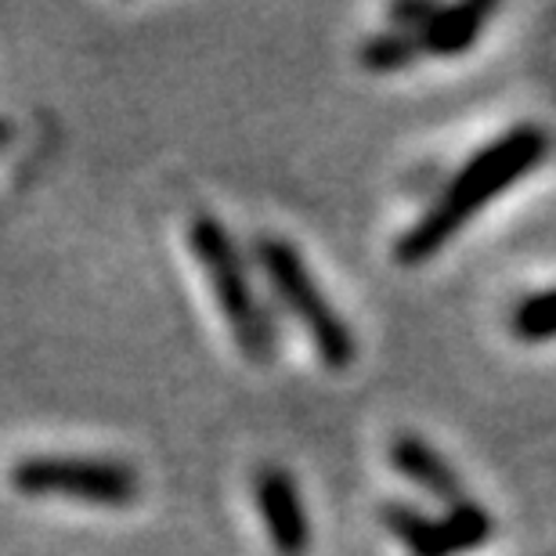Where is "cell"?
<instances>
[{
  "label": "cell",
  "mask_w": 556,
  "mask_h": 556,
  "mask_svg": "<svg viewBox=\"0 0 556 556\" xmlns=\"http://www.w3.org/2000/svg\"><path fill=\"white\" fill-rule=\"evenodd\" d=\"M387 455H391L394 470L402 473L408 484L422 488L430 498H438L444 506L466 503V488L459 481V473H455V466L444 459L430 441H422L419 433H397Z\"/></svg>",
  "instance_id": "cell-7"
},
{
  "label": "cell",
  "mask_w": 556,
  "mask_h": 556,
  "mask_svg": "<svg viewBox=\"0 0 556 556\" xmlns=\"http://www.w3.org/2000/svg\"><path fill=\"white\" fill-rule=\"evenodd\" d=\"M8 481L26 498H62L98 509H127L141 498V473L113 455H26L11 466Z\"/></svg>",
  "instance_id": "cell-4"
},
{
  "label": "cell",
  "mask_w": 556,
  "mask_h": 556,
  "mask_svg": "<svg viewBox=\"0 0 556 556\" xmlns=\"http://www.w3.org/2000/svg\"><path fill=\"white\" fill-rule=\"evenodd\" d=\"M11 141V127L4 124V119H0V144H8Z\"/></svg>",
  "instance_id": "cell-11"
},
{
  "label": "cell",
  "mask_w": 556,
  "mask_h": 556,
  "mask_svg": "<svg viewBox=\"0 0 556 556\" xmlns=\"http://www.w3.org/2000/svg\"><path fill=\"white\" fill-rule=\"evenodd\" d=\"M383 525L408 549V556H463L481 549L495 535V517L473 498L448 506L444 517H427L405 503H387Z\"/></svg>",
  "instance_id": "cell-5"
},
{
  "label": "cell",
  "mask_w": 556,
  "mask_h": 556,
  "mask_svg": "<svg viewBox=\"0 0 556 556\" xmlns=\"http://www.w3.org/2000/svg\"><path fill=\"white\" fill-rule=\"evenodd\" d=\"M495 15L492 4L484 0H463V4H438L427 26L419 29L422 54L433 59H452V54L470 51L481 37L484 22Z\"/></svg>",
  "instance_id": "cell-8"
},
{
  "label": "cell",
  "mask_w": 556,
  "mask_h": 556,
  "mask_svg": "<svg viewBox=\"0 0 556 556\" xmlns=\"http://www.w3.org/2000/svg\"><path fill=\"white\" fill-rule=\"evenodd\" d=\"M549 135L539 124L509 127L506 135L488 141L481 152H473L459 166V174L422 210L416 225L397 236L394 261L402 268H422L427 261H433L492 199L509 192L517 181H525L549 155Z\"/></svg>",
  "instance_id": "cell-1"
},
{
  "label": "cell",
  "mask_w": 556,
  "mask_h": 556,
  "mask_svg": "<svg viewBox=\"0 0 556 556\" xmlns=\"http://www.w3.org/2000/svg\"><path fill=\"white\" fill-rule=\"evenodd\" d=\"M253 506L278 556H307L311 517L296 477L278 463H261L253 473Z\"/></svg>",
  "instance_id": "cell-6"
},
{
  "label": "cell",
  "mask_w": 556,
  "mask_h": 556,
  "mask_svg": "<svg viewBox=\"0 0 556 556\" xmlns=\"http://www.w3.org/2000/svg\"><path fill=\"white\" fill-rule=\"evenodd\" d=\"M253 257H257L261 271L268 275L275 296L282 300L286 311L293 315L304 332L315 343L318 362L332 372H343L358 362V337L348 326V318L329 304V296L321 293L315 275L300 257L293 242L278 236H261L253 242Z\"/></svg>",
  "instance_id": "cell-3"
},
{
  "label": "cell",
  "mask_w": 556,
  "mask_h": 556,
  "mask_svg": "<svg viewBox=\"0 0 556 556\" xmlns=\"http://www.w3.org/2000/svg\"><path fill=\"white\" fill-rule=\"evenodd\" d=\"M509 332L525 343L556 340V286L520 300L514 315H509Z\"/></svg>",
  "instance_id": "cell-10"
},
{
  "label": "cell",
  "mask_w": 556,
  "mask_h": 556,
  "mask_svg": "<svg viewBox=\"0 0 556 556\" xmlns=\"http://www.w3.org/2000/svg\"><path fill=\"white\" fill-rule=\"evenodd\" d=\"M188 247H192L199 268H203L210 289H214L220 315H225L231 337H236L239 351L247 354V362L271 365L278 351L275 321L268 315V307L253 293L247 261H242L231 231L214 214H195L192 225H188Z\"/></svg>",
  "instance_id": "cell-2"
},
{
  "label": "cell",
  "mask_w": 556,
  "mask_h": 556,
  "mask_svg": "<svg viewBox=\"0 0 556 556\" xmlns=\"http://www.w3.org/2000/svg\"><path fill=\"white\" fill-rule=\"evenodd\" d=\"M419 54H422V43L416 33L394 26L365 40L358 51V62H362V70H369V73H397V70H408Z\"/></svg>",
  "instance_id": "cell-9"
}]
</instances>
